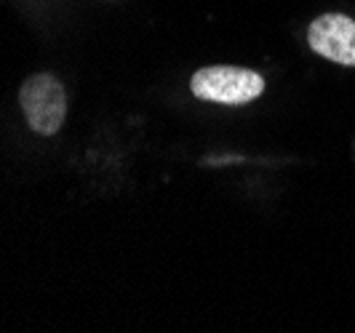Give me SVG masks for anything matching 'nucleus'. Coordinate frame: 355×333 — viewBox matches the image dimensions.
<instances>
[{
  "mask_svg": "<svg viewBox=\"0 0 355 333\" xmlns=\"http://www.w3.org/2000/svg\"><path fill=\"white\" fill-rule=\"evenodd\" d=\"M190 91L203 102L238 107L259 99L265 93V80L259 72L246 70V67L216 64V67L198 70L190 80Z\"/></svg>",
  "mask_w": 355,
  "mask_h": 333,
  "instance_id": "f257e3e1",
  "label": "nucleus"
},
{
  "mask_svg": "<svg viewBox=\"0 0 355 333\" xmlns=\"http://www.w3.org/2000/svg\"><path fill=\"white\" fill-rule=\"evenodd\" d=\"M19 105L37 136H56L62 131L67 118V93L53 75L37 72L27 78L19 88Z\"/></svg>",
  "mask_w": 355,
  "mask_h": 333,
  "instance_id": "f03ea898",
  "label": "nucleus"
},
{
  "mask_svg": "<svg viewBox=\"0 0 355 333\" xmlns=\"http://www.w3.org/2000/svg\"><path fill=\"white\" fill-rule=\"evenodd\" d=\"M310 48L345 67H355V21L345 14H323L307 27Z\"/></svg>",
  "mask_w": 355,
  "mask_h": 333,
  "instance_id": "7ed1b4c3",
  "label": "nucleus"
}]
</instances>
